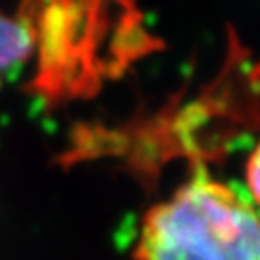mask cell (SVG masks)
<instances>
[{
	"label": "cell",
	"mask_w": 260,
	"mask_h": 260,
	"mask_svg": "<svg viewBox=\"0 0 260 260\" xmlns=\"http://www.w3.org/2000/svg\"><path fill=\"white\" fill-rule=\"evenodd\" d=\"M135 260H260V210L228 183L197 176L143 216Z\"/></svg>",
	"instance_id": "obj_1"
},
{
	"label": "cell",
	"mask_w": 260,
	"mask_h": 260,
	"mask_svg": "<svg viewBox=\"0 0 260 260\" xmlns=\"http://www.w3.org/2000/svg\"><path fill=\"white\" fill-rule=\"evenodd\" d=\"M33 50V31L21 19L0 12V81L27 60Z\"/></svg>",
	"instance_id": "obj_2"
},
{
	"label": "cell",
	"mask_w": 260,
	"mask_h": 260,
	"mask_svg": "<svg viewBox=\"0 0 260 260\" xmlns=\"http://www.w3.org/2000/svg\"><path fill=\"white\" fill-rule=\"evenodd\" d=\"M245 176H247V187L251 191L252 205L260 210V141L256 147L252 149L251 156L247 160V168H245Z\"/></svg>",
	"instance_id": "obj_3"
}]
</instances>
